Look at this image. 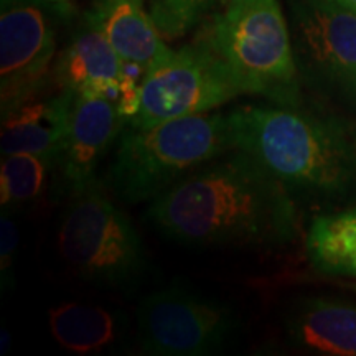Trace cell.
Listing matches in <instances>:
<instances>
[{"mask_svg":"<svg viewBox=\"0 0 356 356\" xmlns=\"http://www.w3.org/2000/svg\"><path fill=\"white\" fill-rule=\"evenodd\" d=\"M51 163L35 154L3 155L0 170V200L3 208L32 202L43 191Z\"/></svg>","mask_w":356,"mask_h":356,"instance_id":"cell-17","label":"cell"},{"mask_svg":"<svg viewBox=\"0 0 356 356\" xmlns=\"http://www.w3.org/2000/svg\"><path fill=\"white\" fill-rule=\"evenodd\" d=\"M243 95L233 74L202 38L173 51L150 68L140 83V106L127 126L155 124L204 114Z\"/></svg>","mask_w":356,"mask_h":356,"instance_id":"cell-8","label":"cell"},{"mask_svg":"<svg viewBox=\"0 0 356 356\" xmlns=\"http://www.w3.org/2000/svg\"><path fill=\"white\" fill-rule=\"evenodd\" d=\"M216 0H149V10L159 32L178 38L203 20Z\"/></svg>","mask_w":356,"mask_h":356,"instance_id":"cell-18","label":"cell"},{"mask_svg":"<svg viewBox=\"0 0 356 356\" xmlns=\"http://www.w3.org/2000/svg\"><path fill=\"white\" fill-rule=\"evenodd\" d=\"M231 149L228 114L186 115L144 129L127 126L109 167V188L122 203L149 202Z\"/></svg>","mask_w":356,"mask_h":356,"instance_id":"cell-3","label":"cell"},{"mask_svg":"<svg viewBox=\"0 0 356 356\" xmlns=\"http://www.w3.org/2000/svg\"><path fill=\"white\" fill-rule=\"evenodd\" d=\"M305 246L318 273L356 279V207L315 218Z\"/></svg>","mask_w":356,"mask_h":356,"instance_id":"cell-15","label":"cell"},{"mask_svg":"<svg viewBox=\"0 0 356 356\" xmlns=\"http://www.w3.org/2000/svg\"><path fill=\"white\" fill-rule=\"evenodd\" d=\"M119 318L97 305L68 302L50 310V330L58 345L78 355L108 348L119 335Z\"/></svg>","mask_w":356,"mask_h":356,"instance_id":"cell-16","label":"cell"},{"mask_svg":"<svg viewBox=\"0 0 356 356\" xmlns=\"http://www.w3.org/2000/svg\"><path fill=\"white\" fill-rule=\"evenodd\" d=\"M55 73L61 89L73 95L106 96L115 102L126 65L104 35L86 20L60 55Z\"/></svg>","mask_w":356,"mask_h":356,"instance_id":"cell-12","label":"cell"},{"mask_svg":"<svg viewBox=\"0 0 356 356\" xmlns=\"http://www.w3.org/2000/svg\"><path fill=\"white\" fill-rule=\"evenodd\" d=\"M337 2H340L341 6L348 7V8H351V10L356 12V0H337Z\"/></svg>","mask_w":356,"mask_h":356,"instance_id":"cell-21","label":"cell"},{"mask_svg":"<svg viewBox=\"0 0 356 356\" xmlns=\"http://www.w3.org/2000/svg\"><path fill=\"white\" fill-rule=\"evenodd\" d=\"M58 248L74 274L101 287L129 291L147 270L140 236L97 180L73 193L58 229Z\"/></svg>","mask_w":356,"mask_h":356,"instance_id":"cell-5","label":"cell"},{"mask_svg":"<svg viewBox=\"0 0 356 356\" xmlns=\"http://www.w3.org/2000/svg\"><path fill=\"white\" fill-rule=\"evenodd\" d=\"M220 58L243 95L299 106L300 74L280 0H236L198 35Z\"/></svg>","mask_w":356,"mask_h":356,"instance_id":"cell-4","label":"cell"},{"mask_svg":"<svg viewBox=\"0 0 356 356\" xmlns=\"http://www.w3.org/2000/svg\"><path fill=\"white\" fill-rule=\"evenodd\" d=\"M86 20L104 35L124 61L140 66L145 73L173 53L142 0H97L86 12Z\"/></svg>","mask_w":356,"mask_h":356,"instance_id":"cell-13","label":"cell"},{"mask_svg":"<svg viewBox=\"0 0 356 356\" xmlns=\"http://www.w3.org/2000/svg\"><path fill=\"white\" fill-rule=\"evenodd\" d=\"M147 220L181 246H279L296 233L297 211L274 177L231 149L152 200Z\"/></svg>","mask_w":356,"mask_h":356,"instance_id":"cell-1","label":"cell"},{"mask_svg":"<svg viewBox=\"0 0 356 356\" xmlns=\"http://www.w3.org/2000/svg\"><path fill=\"white\" fill-rule=\"evenodd\" d=\"M286 332L300 348L356 356V304L327 296L302 297L289 307Z\"/></svg>","mask_w":356,"mask_h":356,"instance_id":"cell-14","label":"cell"},{"mask_svg":"<svg viewBox=\"0 0 356 356\" xmlns=\"http://www.w3.org/2000/svg\"><path fill=\"white\" fill-rule=\"evenodd\" d=\"M238 325L228 304L178 280L145 296L137 307V338L147 355L220 353L234 337Z\"/></svg>","mask_w":356,"mask_h":356,"instance_id":"cell-7","label":"cell"},{"mask_svg":"<svg viewBox=\"0 0 356 356\" xmlns=\"http://www.w3.org/2000/svg\"><path fill=\"white\" fill-rule=\"evenodd\" d=\"M33 97L2 118V154H35L55 167L68 139L74 95L61 89L56 96Z\"/></svg>","mask_w":356,"mask_h":356,"instance_id":"cell-11","label":"cell"},{"mask_svg":"<svg viewBox=\"0 0 356 356\" xmlns=\"http://www.w3.org/2000/svg\"><path fill=\"white\" fill-rule=\"evenodd\" d=\"M47 2H66V0H47Z\"/></svg>","mask_w":356,"mask_h":356,"instance_id":"cell-23","label":"cell"},{"mask_svg":"<svg viewBox=\"0 0 356 356\" xmlns=\"http://www.w3.org/2000/svg\"><path fill=\"white\" fill-rule=\"evenodd\" d=\"M0 340H2V345H0V353L6 355L7 351L10 350V340H12L10 333L6 332V328L2 330V338H0Z\"/></svg>","mask_w":356,"mask_h":356,"instance_id":"cell-20","label":"cell"},{"mask_svg":"<svg viewBox=\"0 0 356 356\" xmlns=\"http://www.w3.org/2000/svg\"><path fill=\"white\" fill-rule=\"evenodd\" d=\"M17 248H19V228L13 221L10 211L3 208L0 218V277L2 289L13 286V261H15Z\"/></svg>","mask_w":356,"mask_h":356,"instance_id":"cell-19","label":"cell"},{"mask_svg":"<svg viewBox=\"0 0 356 356\" xmlns=\"http://www.w3.org/2000/svg\"><path fill=\"white\" fill-rule=\"evenodd\" d=\"M47 0H0V106L2 118L42 89L56 51Z\"/></svg>","mask_w":356,"mask_h":356,"instance_id":"cell-9","label":"cell"},{"mask_svg":"<svg viewBox=\"0 0 356 356\" xmlns=\"http://www.w3.org/2000/svg\"><path fill=\"white\" fill-rule=\"evenodd\" d=\"M220 2L222 3V6H228V3H231V2H236V0H220Z\"/></svg>","mask_w":356,"mask_h":356,"instance_id":"cell-22","label":"cell"},{"mask_svg":"<svg viewBox=\"0 0 356 356\" xmlns=\"http://www.w3.org/2000/svg\"><path fill=\"white\" fill-rule=\"evenodd\" d=\"M300 79L328 99L356 106V12L337 0H287Z\"/></svg>","mask_w":356,"mask_h":356,"instance_id":"cell-6","label":"cell"},{"mask_svg":"<svg viewBox=\"0 0 356 356\" xmlns=\"http://www.w3.org/2000/svg\"><path fill=\"white\" fill-rule=\"evenodd\" d=\"M126 121L109 97L74 95L68 139L55 165L71 195L97 180V167L119 139Z\"/></svg>","mask_w":356,"mask_h":356,"instance_id":"cell-10","label":"cell"},{"mask_svg":"<svg viewBox=\"0 0 356 356\" xmlns=\"http://www.w3.org/2000/svg\"><path fill=\"white\" fill-rule=\"evenodd\" d=\"M233 149L291 197L340 198L356 188V122L299 106L248 104L228 114Z\"/></svg>","mask_w":356,"mask_h":356,"instance_id":"cell-2","label":"cell"}]
</instances>
